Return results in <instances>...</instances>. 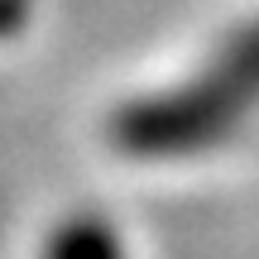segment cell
<instances>
[{
  "label": "cell",
  "instance_id": "obj_1",
  "mask_svg": "<svg viewBox=\"0 0 259 259\" xmlns=\"http://www.w3.org/2000/svg\"><path fill=\"white\" fill-rule=\"evenodd\" d=\"M259 106V19L231 34L197 77L154 92L115 115V149L173 158L211 149Z\"/></svg>",
  "mask_w": 259,
  "mask_h": 259
},
{
  "label": "cell",
  "instance_id": "obj_2",
  "mask_svg": "<svg viewBox=\"0 0 259 259\" xmlns=\"http://www.w3.org/2000/svg\"><path fill=\"white\" fill-rule=\"evenodd\" d=\"M38 259H130L125 235L101 211H67L38 240Z\"/></svg>",
  "mask_w": 259,
  "mask_h": 259
}]
</instances>
